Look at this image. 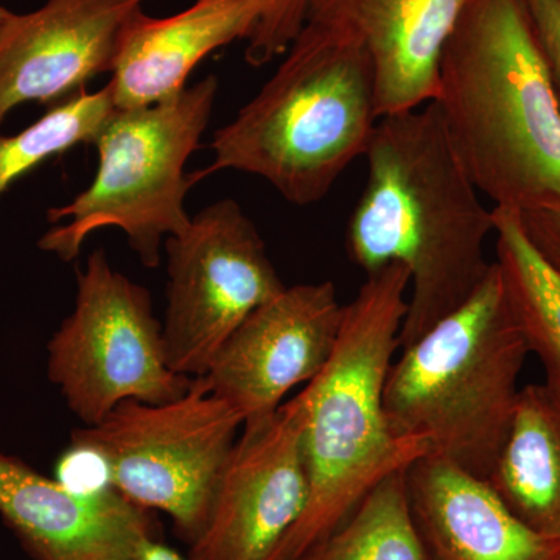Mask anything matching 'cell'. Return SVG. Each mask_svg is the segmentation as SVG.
<instances>
[{"instance_id": "obj_1", "label": "cell", "mask_w": 560, "mask_h": 560, "mask_svg": "<svg viewBox=\"0 0 560 560\" xmlns=\"http://www.w3.org/2000/svg\"><path fill=\"white\" fill-rule=\"evenodd\" d=\"M368 180L346 231L350 260L366 276L404 265L411 294L400 349L477 293L493 261V209L464 168L433 102L378 119Z\"/></svg>"}, {"instance_id": "obj_2", "label": "cell", "mask_w": 560, "mask_h": 560, "mask_svg": "<svg viewBox=\"0 0 560 560\" xmlns=\"http://www.w3.org/2000/svg\"><path fill=\"white\" fill-rule=\"evenodd\" d=\"M433 103L495 208L560 205V109L523 0H469L442 51Z\"/></svg>"}, {"instance_id": "obj_3", "label": "cell", "mask_w": 560, "mask_h": 560, "mask_svg": "<svg viewBox=\"0 0 560 560\" xmlns=\"http://www.w3.org/2000/svg\"><path fill=\"white\" fill-rule=\"evenodd\" d=\"M408 290L407 268L393 264L366 276L345 305L334 355L304 388L307 506L270 560H296L340 528L378 482L429 455L422 442L394 436L383 401Z\"/></svg>"}, {"instance_id": "obj_4", "label": "cell", "mask_w": 560, "mask_h": 560, "mask_svg": "<svg viewBox=\"0 0 560 560\" xmlns=\"http://www.w3.org/2000/svg\"><path fill=\"white\" fill-rule=\"evenodd\" d=\"M378 119L366 47L352 33L305 21L275 75L215 131L212 164L191 179L249 173L291 205H313L366 154Z\"/></svg>"}, {"instance_id": "obj_5", "label": "cell", "mask_w": 560, "mask_h": 560, "mask_svg": "<svg viewBox=\"0 0 560 560\" xmlns=\"http://www.w3.org/2000/svg\"><path fill=\"white\" fill-rule=\"evenodd\" d=\"M529 353L493 261L477 293L390 364L383 396L390 431L488 481L510 434Z\"/></svg>"}, {"instance_id": "obj_6", "label": "cell", "mask_w": 560, "mask_h": 560, "mask_svg": "<svg viewBox=\"0 0 560 560\" xmlns=\"http://www.w3.org/2000/svg\"><path fill=\"white\" fill-rule=\"evenodd\" d=\"M217 92L219 80L209 75L154 105L114 109L94 140V180L69 205L47 210L57 226L39 248L70 261L95 231L119 228L140 264L156 268L162 241L190 226L184 202L195 180L184 168L200 147Z\"/></svg>"}, {"instance_id": "obj_7", "label": "cell", "mask_w": 560, "mask_h": 560, "mask_svg": "<svg viewBox=\"0 0 560 560\" xmlns=\"http://www.w3.org/2000/svg\"><path fill=\"white\" fill-rule=\"evenodd\" d=\"M242 427V416L198 377L175 400L121 401L101 422L73 431L70 448L98 460L125 499L167 514L190 545L205 528Z\"/></svg>"}, {"instance_id": "obj_8", "label": "cell", "mask_w": 560, "mask_h": 560, "mask_svg": "<svg viewBox=\"0 0 560 560\" xmlns=\"http://www.w3.org/2000/svg\"><path fill=\"white\" fill-rule=\"evenodd\" d=\"M47 377L84 427L121 401L164 404L194 378L172 370L150 291L95 249L77 272L73 311L47 345Z\"/></svg>"}, {"instance_id": "obj_9", "label": "cell", "mask_w": 560, "mask_h": 560, "mask_svg": "<svg viewBox=\"0 0 560 560\" xmlns=\"http://www.w3.org/2000/svg\"><path fill=\"white\" fill-rule=\"evenodd\" d=\"M167 311L162 334L173 371L205 377L221 346L285 285L237 201L213 202L165 241Z\"/></svg>"}, {"instance_id": "obj_10", "label": "cell", "mask_w": 560, "mask_h": 560, "mask_svg": "<svg viewBox=\"0 0 560 560\" xmlns=\"http://www.w3.org/2000/svg\"><path fill=\"white\" fill-rule=\"evenodd\" d=\"M307 394L243 423L187 560H270L304 514Z\"/></svg>"}, {"instance_id": "obj_11", "label": "cell", "mask_w": 560, "mask_h": 560, "mask_svg": "<svg viewBox=\"0 0 560 560\" xmlns=\"http://www.w3.org/2000/svg\"><path fill=\"white\" fill-rule=\"evenodd\" d=\"M342 316L345 305L330 280L285 287L243 320L202 378L243 423L265 418L327 366Z\"/></svg>"}, {"instance_id": "obj_12", "label": "cell", "mask_w": 560, "mask_h": 560, "mask_svg": "<svg viewBox=\"0 0 560 560\" xmlns=\"http://www.w3.org/2000/svg\"><path fill=\"white\" fill-rule=\"evenodd\" d=\"M145 0H47L0 32V125L24 103H58L113 72L120 36Z\"/></svg>"}, {"instance_id": "obj_13", "label": "cell", "mask_w": 560, "mask_h": 560, "mask_svg": "<svg viewBox=\"0 0 560 560\" xmlns=\"http://www.w3.org/2000/svg\"><path fill=\"white\" fill-rule=\"evenodd\" d=\"M0 517L33 560H130L153 512L105 486L77 490L0 451Z\"/></svg>"}, {"instance_id": "obj_14", "label": "cell", "mask_w": 560, "mask_h": 560, "mask_svg": "<svg viewBox=\"0 0 560 560\" xmlns=\"http://www.w3.org/2000/svg\"><path fill=\"white\" fill-rule=\"evenodd\" d=\"M469 0H312L307 20L352 33L366 47L378 117L433 102L442 51Z\"/></svg>"}, {"instance_id": "obj_15", "label": "cell", "mask_w": 560, "mask_h": 560, "mask_svg": "<svg viewBox=\"0 0 560 560\" xmlns=\"http://www.w3.org/2000/svg\"><path fill=\"white\" fill-rule=\"evenodd\" d=\"M412 521L430 560H556L560 539L518 521L489 482L425 455L407 469Z\"/></svg>"}, {"instance_id": "obj_16", "label": "cell", "mask_w": 560, "mask_h": 560, "mask_svg": "<svg viewBox=\"0 0 560 560\" xmlns=\"http://www.w3.org/2000/svg\"><path fill=\"white\" fill-rule=\"evenodd\" d=\"M259 13V0H195L168 18L138 11L121 33L106 84L114 108H142L178 94L208 55L248 39Z\"/></svg>"}, {"instance_id": "obj_17", "label": "cell", "mask_w": 560, "mask_h": 560, "mask_svg": "<svg viewBox=\"0 0 560 560\" xmlns=\"http://www.w3.org/2000/svg\"><path fill=\"white\" fill-rule=\"evenodd\" d=\"M488 482L518 521L560 539V400L545 383L521 389Z\"/></svg>"}, {"instance_id": "obj_18", "label": "cell", "mask_w": 560, "mask_h": 560, "mask_svg": "<svg viewBox=\"0 0 560 560\" xmlns=\"http://www.w3.org/2000/svg\"><path fill=\"white\" fill-rule=\"evenodd\" d=\"M497 264L529 352L539 357L547 388L560 400V279L523 231L521 212L493 208Z\"/></svg>"}, {"instance_id": "obj_19", "label": "cell", "mask_w": 560, "mask_h": 560, "mask_svg": "<svg viewBox=\"0 0 560 560\" xmlns=\"http://www.w3.org/2000/svg\"><path fill=\"white\" fill-rule=\"evenodd\" d=\"M296 560H430L412 521L407 469L378 482L340 528Z\"/></svg>"}, {"instance_id": "obj_20", "label": "cell", "mask_w": 560, "mask_h": 560, "mask_svg": "<svg viewBox=\"0 0 560 560\" xmlns=\"http://www.w3.org/2000/svg\"><path fill=\"white\" fill-rule=\"evenodd\" d=\"M114 108L108 88L81 91L13 136L0 135V200L25 175L51 158L94 140Z\"/></svg>"}, {"instance_id": "obj_21", "label": "cell", "mask_w": 560, "mask_h": 560, "mask_svg": "<svg viewBox=\"0 0 560 560\" xmlns=\"http://www.w3.org/2000/svg\"><path fill=\"white\" fill-rule=\"evenodd\" d=\"M260 13L246 46L245 60L261 68L287 54L307 20L312 0H259Z\"/></svg>"}, {"instance_id": "obj_22", "label": "cell", "mask_w": 560, "mask_h": 560, "mask_svg": "<svg viewBox=\"0 0 560 560\" xmlns=\"http://www.w3.org/2000/svg\"><path fill=\"white\" fill-rule=\"evenodd\" d=\"M521 219L530 245L560 279V205L523 210Z\"/></svg>"}, {"instance_id": "obj_23", "label": "cell", "mask_w": 560, "mask_h": 560, "mask_svg": "<svg viewBox=\"0 0 560 560\" xmlns=\"http://www.w3.org/2000/svg\"><path fill=\"white\" fill-rule=\"evenodd\" d=\"M540 40L560 109V0H523Z\"/></svg>"}, {"instance_id": "obj_24", "label": "cell", "mask_w": 560, "mask_h": 560, "mask_svg": "<svg viewBox=\"0 0 560 560\" xmlns=\"http://www.w3.org/2000/svg\"><path fill=\"white\" fill-rule=\"evenodd\" d=\"M130 560H187L158 537H149L139 545Z\"/></svg>"}, {"instance_id": "obj_25", "label": "cell", "mask_w": 560, "mask_h": 560, "mask_svg": "<svg viewBox=\"0 0 560 560\" xmlns=\"http://www.w3.org/2000/svg\"><path fill=\"white\" fill-rule=\"evenodd\" d=\"M13 16L10 10H7L5 7L0 5V32L5 27L7 22L10 21V18Z\"/></svg>"}, {"instance_id": "obj_26", "label": "cell", "mask_w": 560, "mask_h": 560, "mask_svg": "<svg viewBox=\"0 0 560 560\" xmlns=\"http://www.w3.org/2000/svg\"><path fill=\"white\" fill-rule=\"evenodd\" d=\"M556 560H560V551H559V555H558V559H556Z\"/></svg>"}]
</instances>
